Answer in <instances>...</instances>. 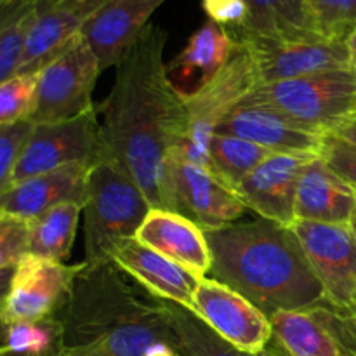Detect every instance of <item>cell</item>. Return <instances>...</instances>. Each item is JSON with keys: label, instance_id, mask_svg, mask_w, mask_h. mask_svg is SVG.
Listing matches in <instances>:
<instances>
[{"label": "cell", "instance_id": "obj_1", "mask_svg": "<svg viewBox=\"0 0 356 356\" xmlns=\"http://www.w3.org/2000/svg\"><path fill=\"white\" fill-rule=\"evenodd\" d=\"M167 33L148 24L115 66V80L103 108L106 156L124 167L152 207L172 211L169 155L184 136V97L167 73Z\"/></svg>", "mask_w": 356, "mask_h": 356}, {"label": "cell", "instance_id": "obj_2", "mask_svg": "<svg viewBox=\"0 0 356 356\" xmlns=\"http://www.w3.org/2000/svg\"><path fill=\"white\" fill-rule=\"evenodd\" d=\"M58 318L70 356H183L165 302L113 261L80 263Z\"/></svg>", "mask_w": 356, "mask_h": 356}, {"label": "cell", "instance_id": "obj_3", "mask_svg": "<svg viewBox=\"0 0 356 356\" xmlns=\"http://www.w3.org/2000/svg\"><path fill=\"white\" fill-rule=\"evenodd\" d=\"M204 233L212 278L242 294L268 318L325 298L291 226L259 218Z\"/></svg>", "mask_w": 356, "mask_h": 356}, {"label": "cell", "instance_id": "obj_4", "mask_svg": "<svg viewBox=\"0 0 356 356\" xmlns=\"http://www.w3.org/2000/svg\"><path fill=\"white\" fill-rule=\"evenodd\" d=\"M152 204L134 179L110 156L94 163L87 176L83 214V261H111L118 243L136 238Z\"/></svg>", "mask_w": 356, "mask_h": 356}, {"label": "cell", "instance_id": "obj_5", "mask_svg": "<svg viewBox=\"0 0 356 356\" xmlns=\"http://www.w3.org/2000/svg\"><path fill=\"white\" fill-rule=\"evenodd\" d=\"M243 101L268 104L318 134L332 132L356 111V73L351 68L256 86Z\"/></svg>", "mask_w": 356, "mask_h": 356}, {"label": "cell", "instance_id": "obj_6", "mask_svg": "<svg viewBox=\"0 0 356 356\" xmlns=\"http://www.w3.org/2000/svg\"><path fill=\"white\" fill-rule=\"evenodd\" d=\"M257 86L252 63L242 45L225 68L202 89L184 97V136L170 153L191 163L207 167L209 145L226 115Z\"/></svg>", "mask_w": 356, "mask_h": 356}, {"label": "cell", "instance_id": "obj_7", "mask_svg": "<svg viewBox=\"0 0 356 356\" xmlns=\"http://www.w3.org/2000/svg\"><path fill=\"white\" fill-rule=\"evenodd\" d=\"M99 73L89 42L82 33L76 35L38 72L31 124H54L94 110L92 92Z\"/></svg>", "mask_w": 356, "mask_h": 356}, {"label": "cell", "instance_id": "obj_8", "mask_svg": "<svg viewBox=\"0 0 356 356\" xmlns=\"http://www.w3.org/2000/svg\"><path fill=\"white\" fill-rule=\"evenodd\" d=\"M106 156L97 108L54 124L31 129L14 170L13 184L72 165H94Z\"/></svg>", "mask_w": 356, "mask_h": 356}, {"label": "cell", "instance_id": "obj_9", "mask_svg": "<svg viewBox=\"0 0 356 356\" xmlns=\"http://www.w3.org/2000/svg\"><path fill=\"white\" fill-rule=\"evenodd\" d=\"M233 37L249 54L257 86L351 66L346 40L325 37L309 40H278L252 35Z\"/></svg>", "mask_w": 356, "mask_h": 356}, {"label": "cell", "instance_id": "obj_10", "mask_svg": "<svg viewBox=\"0 0 356 356\" xmlns=\"http://www.w3.org/2000/svg\"><path fill=\"white\" fill-rule=\"evenodd\" d=\"M305 256L332 305L356 306V235L346 225L294 221Z\"/></svg>", "mask_w": 356, "mask_h": 356}, {"label": "cell", "instance_id": "obj_11", "mask_svg": "<svg viewBox=\"0 0 356 356\" xmlns=\"http://www.w3.org/2000/svg\"><path fill=\"white\" fill-rule=\"evenodd\" d=\"M79 264H65L24 254L14 268L9 296L0 309L7 323L58 316L68 301Z\"/></svg>", "mask_w": 356, "mask_h": 356}, {"label": "cell", "instance_id": "obj_12", "mask_svg": "<svg viewBox=\"0 0 356 356\" xmlns=\"http://www.w3.org/2000/svg\"><path fill=\"white\" fill-rule=\"evenodd\" d=\"M191 313L221 339L245 353H261L273 339L270 318L242 294L214 278L200 280Z\"/></svg>", "mask_w": 356, "mask_h": 356}, {"label": "cell", "instance_id": "obj_13", "mask_svg": "<svg viewBox=\"0 0 356 356\" xmlns=\"http://www.w3.org/2000/svg\"><path fill=\"white\" fill-rule=\"evenodd\" d=\"M169 188L172 211L200 226L204 232L238 221L249 209L238 195L221 183L207 167L169 155Z\"/></svg>", "mask_w": 356, "mask_h": 356}, {"label": "cell", "instance_id": "obj_14", "mask_svg": "<svg viewBox=\"0 0 356 356\" xmlns=\"http://www.w3.org/2000/svg\"><path fill=\"white\" fill-rule=\"evenodd\" d=\"M316 156V155H315ZM312 155L270 153L235 190L249 211L259 218L291 226L296 221L299 176Z\"/></svg>", "mask_w": 356, "mask_h": 356}, {"label": "cell", "instance_id": "obj_15", "mask_svg": "<svg viewBox=\"0 0 356 356\" xmlns=\"http://www.w3.org/2000/svg\"><path fill=\"white\" fill-rule=\"evenodd\" d=\"M216 134L235 136L273 153L318 155L323 134L302 127L268 104L240 101L219 124Z\"/></svg>", "mask_w": 356, "mask_h": 356}, {"label": "cell", "instance_id": "obj_16", "mask_svg": "<svg viewBox=\"0 0 356 356\" xmlns=\"http://www.w3.org/2000/svg\"><path fill=\"white\" fill-rule=\"evenodd\" d=\"M111 0H38L17 73H38Z\"/></svg>", "mask_w": 356, "mask_h": 356}, {"label": "cell", "instance_id": "obj_17", "mask_svg": "<svg viewBox=\"0 0 356 356\" xmlns=\"http://www.w3.org/2000/svg\"><path fill=\"white\" fill-rule=\"evenodd\" d=\"M111 261L152 296L193 312L195 292L200 285V278L183 266L143 245L136 238L118 243L111 254Z\"/></svg>", "mask_w": 356, "mask_h": 356}, {"label": "cell", "instance_id": "obj_18", "mask_svg": "<svg viewBox=\"0 0 356 356\" xmlns=\"http://www.w3.org/2000/svg\"><path fill=\"white\" fill-rule=\"evenodd\" d=\"M136 240L200 280L211 273L212 256L204 229L179 212L152 207L136 233Z\"/></svg>", "mask_w": 356, "mask_h": 356}, {"label": "cell", "instance_id": "obj_19", "mask_svg": "<svg viewBox=\"0 0 356 356\" xmlns=\"http://www.w3.org/2000/svg\"><path fill=\"white\" fill-rule=\"evenodd\" d=\"M167 0H111L82 30L99 61L101 72L115 68L131 51L149 17Z\"/></svg>", "mask_w": 356, "mask_h": 356}, {"label": "cell", "instance_id": "obj_20", "mask_svg": "<svg viewBox=\"0 0 356 356\" xmlns=\"http://www.w3.org/2000/svg\"><path fill=\"white\" fill-rule=\"evenodd\" d=\"M90 167H65L10 184L0 195V211L31 221L61 204L75 202L83 205Z\"/></svg>", "mask_w": 356, "mask_h": 356}, {"label": "cell", "instance_id": "obj_21", "mask_svg": "<svg viewBox=\"0 0 356 356\" xmlns=\"http://www.w3.org/2000/svg\"><path fill=\"white\" fill-rule=\"evenodd\" d=\"M235 51V37L226 28L207 19L167 65L170 82L181 96H191L225 68Z\"/></svg>", "mask_w": 356, "mask_h": 356}, {"label": "cell", "instance_id": "obj_22", "mask_svg": "<svg viewBox=\"0 0 356 356\" xmlns=\"http://www.w3.org/2000/svg\"><path fill=\"white\" fill-rule=\"evenodd\" d=\"M356 204L351 190L318 155L312 156L299 176L296 191V221L346 225Z\"/></svg>", "mask_w": 356, "mask_h": 356}, {"label": "cell", "instance_id": "obj_23", "mask_svg": "<svg viewBox=\"0 0 356 356\" xmlns=\"http://www.w3.org/2000/svg\"><path fill=\"white\" fill-rule=\"evenodd\" d=\"M249 23L232 35L278 38V40H309L320 38L308 0H245Z\"/></svg>", "mask_w": 356, "mask_h": 356}, {"label": "cell", "instance_id": "obj_24", "mask_svg": "<svg viewBox=\"0 0 356 356\" xmlns=\"http://www.w3.org/2000/svg\"><path fill=\"white\" fill-rule=\"evenodd\" d=\"M273 339L287 356H346L332 330L312 308L270 316Z\"/></svg>", "mask_w": 356, "mask_h": 356}, {"label": "cell", "instance_id": "obj_25", "mask_svg": "<svg viewBox=\"0 0 356 356\" xmlns=\"http://www.w3.org/2000/svg\"><path fill=\"white\" fill-rule=\"evenodd\" d=\"M82 205L61 204L30 221L28 254L42 259L65 263L75 243Z\"/></svg>", "mask_w": 356, "mask_h": 356}, {"label": "cell", "instance_id": "obj_26", "mask_svg": "<svg viewBox=\"0 0 356 356\" xmlns=\"http://www.w3.org/2000/svg\"><path fill=\"white\" fill-rule=\"evenodd\" d=\"M270 149L235 138V136L214 134L209 145L207 169L221 181L225 186L235 191L238 184L266 159Z\"/></svg>", "mask_w": 356, "mask_h": 356}, {"label": "cell", "instance_id": "obj_27", "mask_svg": "<svg viewBox=\"0 0 356 356\" xmlns=\"http://www.w3.org/2000/svg\"><path fill=\"white\" fill-rule=\"evenodd\" d=\"M38 0H0V83L17 75Z\"/></svg>", "mask_w": 356, "mask_h": 356}, {"label": "cell", "instance_id": "obj_28", "mask_svg": "<svg viewBox=\"0 0 356 356\" xmlns=\"http://www.w3.org/2000/svg\"><path fill=\"white\" fill-rule=\"evenodd\" d=\"M163 302H165V308L169 309L177 336V344H179V351L183 356H278V351L271 343L266 350L257 355L236 350L235 346L221 339L218 334L212 332L190 309L169 301Z\"/></svg>", "mask_w": 356, "mask_h": 356}, {"label": "cell", "instance_id": "obj_29", "mask_svg": "<svg viewBox=\"0 0 356 356\" xmlns=\"http://www.w3.org/2000/svg\"><path fill=\"white\" fill-rule=\"evenodd\" d=\"M63 323L58 316L7 323L0 346L26 356H54L65 351Z\"/></svg>", "mask_w": 356, "mask_h": 356}, {"label": "cell", "instance_id": "obj_30", "mask_svg": "<svg viewBox=\"0 0 356 356\" xmlns=\"http://www.w3.org/2000/svg\"><path fill=\"white\" fill-rule=\"evenodd\" d=\"M37 82L38 73H17L0 83V127L30 122Z\"/></svg>", "mask_w": 356, "mask_h": 356}, {"label": "cell", "instance_id": "obj_31", "mask_svg": "<svg viewBox=\"0 0 356 356\" xmlns=\"http://www.w3.org/2000/svg\"><path fill=\"white\" fill-rule=\"evenodd\" d=\"M322 37L346 40L356 28V0H308Z\"/></svg>", "mask_w": 356, "mask_h": 356}, {"label": "cell", "instance_id": "obj_32", "mask_svg": "<svg viewBox=\"0 0 356 356\" xmlns=\"http://www.w3.org/2000/svg\"><path fill=\"white\" fill-rule=\"evenodd\" d=\"M318 156L356 193V145L337 132L323 134Z\"/></svg>", "mask_w": 356, "mask_h": 356}, {"label": "cell", "instance_id": "obj_33", "mask_svg": "<svg viewBox=\"0 0 356 356\" xmlns=\"http://www.w3.org/2000/svg\"><path fill=\"white\" fill-rule=\"evenodd\" d=\"M31 129H33L31 122L0 127V195L13 184L16 163Z\"/></svg>", "mask_w": 356, "mask_h": 356}, {"label": "cell", "instance_id": "obj_34", "mask_svg": "<svg viewBox=\"0 0 356 356\" xmlns=\"http://www.w3.org/2000/svg\"><path fill=\"white\" fill-rule=\"evenodd\" d=\"M30 221L0 211V270L14 266L28 254Z\"/></svg>", "mask_w": 356, "mask_h": 356}, {"label": "cell", "instance_id": "obj_35", "mask_svg": "<svg viewBox=\"0 0 356 356\" xmlns=\"http://www.w3.org/2000/svg\"><path fill=\"white\" fill-rule=\"evenodd\" d=\"M205 14L211 21L228 31L243 30L249 23V6L245 0H202Z\"/></svg>", "mask_w": 356, "mask_h": 356}, {"label": "cell", "instance_id": "obj_36", "mask_svg": "<svg viewBox=\"0 0 356 356\" xmlns=\"http://www.w3.org/2000/svg\"><path fill=\"white\" fill-rule=\"evenodd\" d=\"M14 268H16V264L0 270V309L3 308L7 296H9L10 282H13V277H14Z\"/></svg>", "mask_w": 356, "mask_h": 356}, {"label": "cell", "instance_id": "obj_37", "mask_svg": "<svg viewBox=\"0 0 356 356\" xmlns=\"http://www.w3.org/2000/svg\"><path fill=\"white\" fill-rule=\"evenodd\" d=\"M334 132H337V134H341L343 138H346L348 141L356 145V111L353 115H350V117H348Z\"/></svg>", "mask_w": 356, "mask_h": 356}, {"label": "cell", "instance_id": "obj_38", "mask_svg": "<svg viewBox=\"0 0 356 356\" xmlns=\"http://www.w3.org/2000/svg\"><path fill=\"white\" fill-rule=\"evenodd\" d=\"M346 45H348V52H350V63L351 68L355 70L356 73V28L348 35L346 38Z\"/></svg>", "mask_w": 356, "mask_h": 356}, {"label": "cell", "instance_id": "obj_39", "mask_svg": "<svg viewBox=\"0 0 356 356\" xmlns=\"http://www.w3.org/2000/svg\"><path fill=\"white\" fill-rule=\"evenodd\" d=\"M0 356H26V355L16 353V351H10L9 348H6V346H0Z\"/></svg>", "mask_w": 356, "mask_h": 356}, {"label": "cell", "instance_id": "obj_40", "mask_svg": "<svg viewBox=\"0 0 356 356\" xmlns=\"http://www.w3.org/2000/svg\"><path fill=\"white\" fill-rule=\"evenodd\" d=\"M348 226H350L351 232H353L355 235H356V204H355L353 214H351V219H350V222H348Z\"/></svg>", "mask_w": 356, "mask_h": 356}, {"label": "cell", "instance_id": "obj_41", "mask_svg": "<svg viewBox=\"0 0 356 356\" xmlns=\"http://www.w3.org/2000/svg\"><path fill=\"white\" fill-rule=\"evenodd\" d=\"M3 332H6V322H3V320H2V315H0V344H2Z\"/></svg>", "mask_w": 356, "mask_h": 356}, {"label": "cell", "instance_id": "obj_42", "mask_svg": "<svg viewBox=\"0 0 356 356\" xmlns=\"http://www.w3.org/2000/svg\"><path fill=\"white\" fill-rule=\"evenodd\" d=\"M271 344H273V346H275V350H277V351H278V356H287V355H285V353H284V351H282V350H280V348H278V346H277V344H275V343H271Z\"/></svg>", "mask_w": 356, "mask_h": 356}, {"label": "cell", "instance_id": "obj_43", "mask_svg": "<svg viewBox=\"0 0 356 356\" xmlns=\"http://www.w3.org/2000/svg\"><path fill=\"white\" fill-rule=\"evenodd\" d=\"M355 312H356V306H355Z\"/></svg>", "mask_w": 356, "mask_h": 356}]
</instances>
